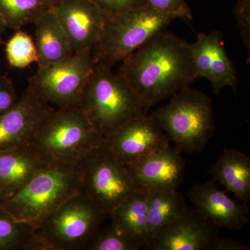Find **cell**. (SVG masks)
<instances>
[{
    "mask_svg": "<svg viewBox=\"0 0 250 250\" xmlns=\"http://www.w3.org/2000/svg\"><path fill=\"white\" fill-rule=\"evenodd\" d=\"M118 73L149 109L197 78L190 44L166 31L125 59Z\"/></svg>",
    "mask_w": 250,
    "mask_h": 250,
    "instance_id": "6da1fadb",
    "label": "cell"
},
{
    "mask_svg": "<svg viewBox=\"0 0 250 250\" xmlns=\"http://www.w3.org/2000/svg\"><path fill=\"white\" fill-rule=\"evenodd\" d=\"M80 108L104 139L149 111L119 73L102 64L94 65L82 91Z\"/></svg>",
    "mask_w": 250,
    "mask_h": 250,
    "instance_id": "7a4b0ae2",
    "label": "cell"
},
{
    "mask_svg": "<svg viewBox=\"0 0 250 250\" xmlns=\"http://www.w3.org/2000/svg\"><path fill=\"white\" fill-rule=\"evenodd\" d=\"M81 189L77 164L49 163L0 207L18 221L36 227Z\"/></svg>",
    "mask_w": 250,
    "mask_h": 250,
    "instance_id": "3957f363",
    "label": "cell"
},
{
    "mask_svg": "<svg viewBox=\"0 0 250 250\" xmlns=\"http://www.w3.org/2000/svg\"><path fill=\"white\" fill-rule=\"evenodd\" d=\"M149 117L181 153L202 152L215 133L211 99L189 87L174 94L170 103Z\"/></svg>",
    "mask_w": 250,
    "mask_h": 250,
    "instance_id": "277c9868",
    "label": "cell"
},
{
    "mask_svg": "<svg viewBox=\"0 0 250 250\" xmlns=\"http://www.w3.org/2000/svg\"><path fill=\"white\" fill-rule=\"evenodd\" d=\"M104 141L82 108H57L42 120L31 146L45 162L77 164Z\"/></svg>",
    "mask_w": 250,
    "mask_h": 250,
    "instance_id": "5b68a950",
    "label": "cell"
},
{
    "mask_svg": "<svg viewBox=\"0 0 250 250\" xmlns=\"http://www.w3.org/2000/svg\"><path fill=\"white\" fill-rule=\"evenodd\" d=\"M174 19L175 16L147 4L112 15L92 51L94 63L113 67L123 62L149 39L165 31Z\"/></svg>",
    "mask_w": 250,
    "mask_h": 250,
    "instance_id": "8992f818",
    "label": "cell"
},
{
    "mask_svg": "<svg viewBox=\"0 0 250 250\" xmlns=\"http://www.w3.org/2000/svg\"><path fill=\"white\" fill-rule=\"evenodd\" d=\"M106 219L107 213L81 190L36 227L41 250H83Z\"/></svg>",
    "mask_w": 250,
    "mask_h": 250,
    "instance_id": "52a82bcc",
    "label": "cell"
},
{
    "mask_svg": "<svg viewBox=\"0 0 250 250\" xmlns=\"http://www.w3.org/2000/svg\"><path fill=\"white\" fill-rule=\"evenodd\" d=\"M81 190L108 215L135 192L141 191L126 166L104 142L90 149L77 164Z\"/></svg>",
    "mask_w": 250,
    "mask_h": 250,
    "instance_id": "ba28073f",
    "label": "cell"
},
{
    "mask_svg": "<svg viewBox=\"0 0 250 250\" xmlns=\"http://www.w3.org/2000/svg\"><path fill=\"white\" fill-rule=\"evenodd\" d=\"M92 51L72 54L55 63L38 67L28 88L47 104L80 107L83 87L94 65Z\"/></svg>",
    "mask_w": 250,
    "mask_h": 250,
    "instance_id": "9c48e42d",
    "label": "cell"
},
{
    "mask_svg": "<svg viewBox=\"0 0 250 250\" xmlns=\"http://www.w3.org/2000/svg\"><path fill=\"white\" fill-rule=\"evenodd\" d=\"M52 10L74 54L93 50L111 16L90 0H56Z\"/></svg>",
    "mask_w": 250,
    "mask_h": 250,
    "instance_id": "30bf717a",
    "label": "cell"
},
{
    "mask_svg": "<svg viewBox=\"0 0 250 250\" xmlns=\"http://www.w3.org/2000/svg\"><path fill=\"white\" fill-rule=\"evenodd\" d=\"M220 236L218 228L188 207L177 218L148 241L143 248L150 250H213Z\"/></svg>",
    "mask_w": 250,
    "mask_h": 250,
    "instance_id": "8fae6325",
    "label": "cell"
},
{
    "mask_svg": "<svg viewBox=\"0 0 250 250\" xmlns=\"http://www.w3.org/2000/svg\"><path fill=\"white\" fill-rule=\"evenodd\" d=\"M126 166L136 187L146 193L177 190L185 173L182 153L170 144Z\"/></svg>",
    "mask_w": 250,
    "mask_h": 250,
    "instance_id": "7c38bea8",
    "label": "cell"
},
{
    "mask_svg": "<svg viewBox=\"0 0 250 250\" xmlns=\"http://www.w3.org/2000/svg\"><path fill=\"white\" fill-rule=\"evenodd\" d=\"M52 109L27 87L16 104L0 116V151L31 146L42 120Z\"/></svg>",
    "mask_w": 250,
    "mask_h": 250,
    "instance_id": "4fadbf2b",
    "label": "cell"
},
{
    "mask_svg": "<svg viewBox=\"0 0 250 250\" xmlns=\"http://www.w3.org/2000/svg\"><path fill=\"white\" fill-rule=\"evenodd\" d=\"M190 49L197 78L205 77L209 81L215 94L227 86L236 91L237 72L225 50L221 32L200 33Z\"/></svg>",
    "mask_w": 250,
    "mask_h": 250,
    "instance_id": "5bb4252c",
    "label": "cell"
},
{
    "mask_svg": "<svg viewBox=\"0 0 250 250\" xmlns=\"http://www.w3.org/2000/svg\"><path fill=\"white\" fill-rule=\"evenodd\" d=\"M105 143L126 166L168 146L170 140L147 114L128 122Z\"/></svg>",
    "mask_w": 250,
    "mask_h": 250,
    "instance_id": "9a60e30c",
    "label": "cell"
},
{
    "mask_svg": "<svg viewBox=\"0 0 250 250\" xmlns=\"http://www.w3.org/2000/svg\"><path fill=\"white\" fill-rule=\"evenodd\" d=\"M188 197L198 213L218 228L237 231L249 222L248 205L230 198L214 181L195 184Z\"/></svg>",
    "mask_w": 250,
    "mask_h": 250,
    "instance_id": "2e32d148",
    "label": "cell"
},
{
    "mask_svg": "<svg viewBox=\"0 0 250 250\" xmlns=\"http://www.w3.org/2000/svg\"><path fill=\"white\" fill-rule=\"evenodd\" d=\"M47 164L32 146L0 151L1 202L17 193Z\"/></svg>",
    "mask_w": 250,
    "mask_h": 250,
    "instance_id": "e0dca14e",
    "label": "cell"
},
{
    "mask_svg": "<svg viewBox=\"0 0 250 250\" xmlns=\"http://www.w3.org/2000/svg\"><path fill=\"white\" fill-rule=\"evenodd\" d=\"M212 180L245 205L250 200V158L236 149H225L208 169Z\"/></svg>",
    "mask_w": 250,
    "mask_h": 250,
    "instance_id": "ac0fdd59",
    "label": "cell"
},
{
    "mask_svg": "<svg viewBox=\"0 0 250 250\" xmlns=\"http://www.w3.org/2000/svg\"><path fill=\"white\" fill-rule=\"evenodd\" d=\"M34 24L38 67L61 62L74 54L68 38L53 10L42 15Z\"/></svg>",
    "mask_w": 250,
    "mask_h": 250,
    "instance_id": "d6986e66",
    "label": "cell"
},
{
    "mask_svg": "<svg viewBox=\"0 0 250 250\" xmlns=\"http://www.w3.org/2000/svg\"><path fill=\"white\" fill-rule=\"evenodd\" d=\"M147 205L148 227L146 243L188 207L183 194L179 189L147 192Z\"/></svg>",
    "mask_w": 250,
    "mask_h": 250,
    "instance_id": "ffe728a7",
    "label": "cell"
},
{
    "mask_svg": "<svg viewBox=\"0 0 250 250\" xmlns=\"http://www.w3.org/2000/svg\"><path fill=\"white\" fill-rule=\"evenodd\" d=\"M108 219L144 246L147 238V193L138 191L130 195L112 210Z\"/></svg>",
    "mask_w": 250,
    "mask_h": 250,
    "instance_id": "44dd1931",
    "label": "cell"
},
{
    "mask_svg": "<svg viewBox=\"0 0 250 250\" xmlns=\"http://www.w3.org/2000/svg\"><path fill=\"white\" fill-rule=\"evenodd\" d=\"M56 0H0V14L7 28L21 29L34 24L53 9Z\"/></svg>",
    "mask_w": 250,
    "mask_h": 250,
    "instance_id": "7402d4cb",
    "label": "cell"
},
{
    "mask_svg": "<svg viewBox=\"0 0 250 250\" xmlns=\"http://www.w3.org/2000/svg\"><path fill=\"white\" fill-rule=\"evenodd\" d=\"M36 227L18 221L0 207V250H36Z\"/></svg>",
    "mask_w": 250,
    "mask_h": 250,
    "instance_id": "603a6c76",
    "label": "cell"
},
{
    "mask_svg": "<svg viewBox=\"0 0 250 250\" xmlns=\"http://www.w3.org/2000/svg\"><path fill=\"white\" fill-rule=\"evenodd\" d=\"M143 243L114 224L100 227L87 242L83 250H139Z\"/></svg>",
    "mask_w": 250,
    "mask_h": 250,
    "instance_id": "cb8c5ba5",
    "label": "cell"
},
{
    "mask_svg": "<svg viewBox=\"0 0 250 250\" xmlns=\"http://www.w3.org/2000/svg\"><path fill=\"white\" fill-rule=\"evenodd\" d=\"M6 59L11 66L24 69L37 62L34 39L25 31L18 29L6 45Z\"/></svg>",
    "mask_w": 250,
    "mask_h": 250,
    "instance_id": "d4e9b609",
    "label": "cell"
},
{
    "mask_svg": "<svg viewBox=\"0 0 250 250\" xmlns=\"http://www.w3.org/2000/svg\"><path fill=\"white\" fill-rule=\"evenodd\" d=\"M146 4L164 14L191 21L192 14L186 0H146Z\"/></svg>",
    "mask_w": 250,
    "mask_h": 250,
    "instance_id": "484cf974",
    "label": "cell"
},
{
    "mask_svg": "<svg viewBox=\"0 0 250 250\" xmlns=\"http://www.w3.org/2000/svg\"><path fill=\"white\" fill-rule=\"evenodd\" d=\"M243 43L250 52V0H239L234 9Z\"/></svg>",
    "mask_w": 250,
    "mask_h": 250,
    "instance_id": "4316f807",
    "label": "cell"
},
{
    "mask_svg": "<svg viewBox=\"0 0 250 250\" xmlns=\"http://www.w3.org/2000/svg\"><path fill=\"white\" fill-rule=\"evenodd\" d=\"M112 15L121 14L146 5V0H90Z\"/></svg>",
    "mask_w": 250,
    "mask_h": 250,
    "instance_id": "83f0119b",
    "label": "cell"
},
{
    "mask_svg": "<svg viewBox=\"0 0 250 250\" xmlns=\"http://www.w3.org/2000/svg\"><path fill=\"white\" fill-rule=\"evenodd\" d=\"M18 98L13 82L5 75H0V116L9 111Z\"/></svg>",
    "mask_w": 250,
    "mask_h": 250,
    "instance_id": "f1b7e54d",
    "label": "cell"
},
{
    "mask_svg": "<svg viewBox=\"0 0 250 250\" xmlns=\"http://www.w3.org/2000/svg\"><path fill=\"white\" fill-rule=\"evenodd\" d=\"M249 246L241 242L231 239V238H223L219 236L213 250H249Z\"/></svg>",
    "mask_w": 250,
    "mask_h": 250,
    "instance_id": "f546056e",
    "label": "cell"
},
{
    "mask_svg": "<svg viewBox=\"0 0 250 250\" xmlns=\"http://www.w3.org/2000/svg\"><path fill=\"white\" fill-rule=\"evenodd\" d=\"M6 28H7V27H6L4 18H3L1 14H0V45L3 43L2 37L3 35H4L5 31H6Z\"/></svg>",
    "mask_w": 250,
    "mask_h": 250,
    "instance_id": "4dcf8cb0",
    "label": "cell"
},
{
    "mask_svg": "<svg viewBox=\"0 0 250 250\" xmlns=\"http://www.w3.org/2000/svg\"><path fill=\"white\" fill-rule=\"evenodd\" d=\"M0 202H1V196H0Z\"/></svg>",
    "mask_w": 250,
    "mask_h": 250,
    "instance_id": "1f68e13d",
    "label": "cell"
}]
</instances>
